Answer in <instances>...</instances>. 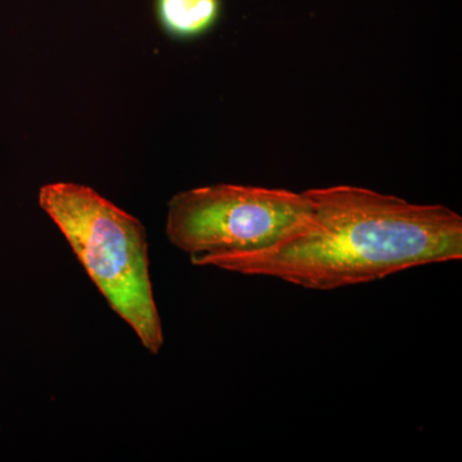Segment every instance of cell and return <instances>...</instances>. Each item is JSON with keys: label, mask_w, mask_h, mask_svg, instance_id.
Returning <instances> with one entry per match:
<instances>
[{"label": "cell", "mask_w": 462, "mask_h": 462, "mask_svg": "<svg viewBox=\"0 0 462 462\" xmlns=\"http://www.w3.org/2000/svg\"><path fill=\"white\" fill-rule=\"evenodd\" d=\"M305 193L309 212L273 245L199 266L334 291L462 258V217L448 207L352 185Z\"/></svg>", "instance_id": "1"}, {"label": "cell", "mask_w": 462, "mask_h": 462, "mask_svg": "<svg viewBox=\"0 0 462 462\" xmlns=\"http://www.w3.org/2000/svg\"><path fill=\"white\" fill-rule=\"evenodd\" d=\"M39 203L111 309L132 327L142 345L157 355L163 346L162 322L141 221L96 190L71 182L45 185Z\"/></svg>", "instance_id": "2"}, {"label": "cell", "mask_w": 462, "mask_h": 462, "mask_svg": "<svg viewBox=\"0 0 462 462\" xmlns=\"http://www.w3.org/2000/svg\"><path fill=\"white\" fill-rule=\"evenodd\" d=\"M309 209L305 191L234 184L196 188L170 200L166 236L199 266L207 258L269 247Z\"/></svg>", "instance_id": "3"}, {"label": "cell", "mask_w": 462, "mask_h": 462, "mask_svg": "<svg viewBox=\"0 0 462 462\" xmlns=\"http://www.w3.org/2000/svg\"><path fill=\"white\" fill-rule=\"evenodd\" d=\"M157 14L169 35L196 38L215 25L220 14V0H157Z\"/></svg>", "instance_id": "4"}]
</instances>
